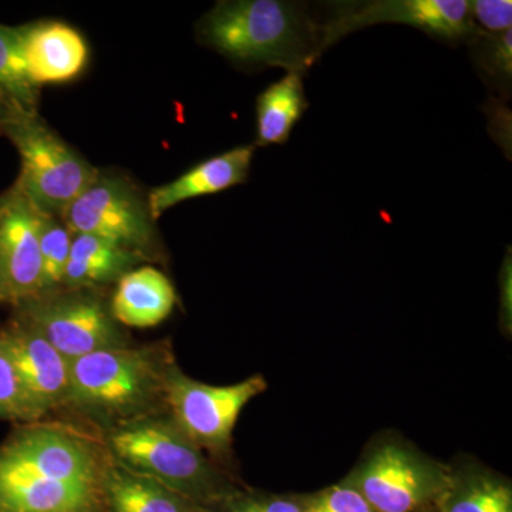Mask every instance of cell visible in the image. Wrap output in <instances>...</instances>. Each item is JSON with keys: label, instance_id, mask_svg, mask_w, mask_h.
I'll use <instances>...</instances> for the list:
<instances>
[{"label": "cell", "instance_id": "cell-1", "mask_svg": "<svg viewBox=\"0 0 512 512\" xmlns=\"http://www.w3.org/2000/svg\"><path fill=\"white\" fill-rule=\"evenodd\" d=\"M198 36L242 66L305 73L326 50L323 23L301 3L224 0L201 19Z\"/></svg>", "mask_w": 512, "mask_h": 512}, {"label": "cell", "instance_id": "cell-2", "mask_svg": "<svg viewBox=\"0 0 512 512\" xmlns=\"http://www.w3.org/2000/svg\"><path fill=\"white\" fill-rule=\"evenodd\" d=\"M109 443L121 467L153 478L198 511L214 510L235 491L173 421H123Z\"/></svg>", "mask_w": 512, "mask_h": 512}, {"label": "cell", "instance_id": "cell-3", "mask_svg": "<svg viewBox=\"0 0 512 512\" xmlns=\"http://www.w3.org/2000/svg\"><path fill=\"white\" fill-rule=\"evenodd\" d=\"M165 370L146 349L123 346L90 353L70 362L67 403L103 417L137 419L164 394Z\"/></svg>", "mask_w": 512, "mask_h": 512}, {"label": "cell", "instance_id": "cell-4", "mask_svg": "<svg viewBox=\"0 0 512 512\" xmlns=\"http://www.w3.org/2000/svg\"><path fill=\"white\" fill-rule=\"evenodd\" d=\"M2 131L18 148L22 161L16 190L42 214L62 217L99 171L64 143L39 114H13Z\"/></svg>", "mask_w": 512, "mask_h": 512}, {"label": "cell", "instance_id": "cell-5", "mask_svg": "<svg viewBox=\"0 0 512 512\" xmlns=\"http://www.w3.org/2000/svg\"><path fill=\"white\" fill-rule=\"evenodd\" d=\"M451 468L397 443H383L346 481L376 512H437Z\"/></svg>", "mask_w": 512, "mask_h": 512}, {"label": "cell", "instance_id": "cell-6", "mask_svg": "<svg viewBox=\"0 0 512 512\" xmlns=\"http://www.w3.org/2000/svg\"><path fill=\"white\" fill-rule=\"evenodd\" d=\"M60 218L73 234L109 239L144 259H150L158 247L147 198L123 175L97 171Z\"/></svg>", "mask_w": 512, "mask_h": 512}, {"label": "cell", "instance_id": "cell-7", "mask_svg": "<svg viewBox=\"0 0 512 512\" xmlns=\"http://www.w3.org/2000/svg\"><path fill=\"white\" fill-rule=\"evenodd\" d=\"M265 390L259 375L229 386H210L185 376L175 365L165 370L164 396L173 423L198 447L215 453L228 450L239 414Z\"/></svg>", "mask_w": 512, "mask_h": 512}, {"label": "cell", "instance_id": "cell-8", "mask_svg": "<svg viewBox=\"0 0 512 512\" xmlns=\"http://www.w3.org/2000/svg\"><path fill=\"white\" fill-rule=\"evenodd\" d=\"M379 23L412 26L447 43H470L481 30L471 18L467 0H377L336 3L323 22L326 49L355 30Z\"/></svg>", "mask_w": 512, "mask_h": 512}, {"label": "cell", "instance_id": "cell-9", "mask_svg": "<svg viewBox=\"0 0 512 512\" xmlns=\"http://www.w3.org/2000/svg\"><path fill=\"white\" fill-rule=\"evenodd\" d=\"M25 305L29 322L69 362L100 350L127 346L110 309L83 289H59Z\"/></svg>", "mask_w": 512, "mask_h": 512}, {"label": "cell", "instance_id": "cell-10", "mask_svg": "<svg viewBox=\"0 0 512 512\" xmlns=\"http://www.w3.org/2000/svg\"><path fill=\"white\" fill-rule=\"evenodd\" d=\"M0 473L103 483L106 467L89 441L69 431L40 427L0 450Z\"/></svg>", "mask_w": 512, "mask_h": 512}, {"label": "cell", "instance_id": "cell-11", "mask_svg": "<svg viewBox=\"0 0 512 512\" xmlns=\"http://www.w3.org/2000/svg\"><path fill=\"white\" fill-rule=\"evenodd\" d=\"M40 212L13 188L0 201V299L28 303L43 295Z\"/></svg>", "mask_w": 512, "mask_h": 512}, {"label": "cell", "instance_id": "cell-12", "mask_svg": "<svg viewBox=\"0 0 512 512\" xmlns=\"http://www.w3.org/2000/svg\"><path fill=\"white\" fill-rule=\"evenodd\" d=\"M0 342L12 360L35 419L67 403L70 362L29 320L0 338Z\"/></svg>", "mask_w": 512, "mask_h": 512}, {"label": "cell", "instance_id": "cell-13", "mask_svg": "<svg viewBox=\"0 0 512 512\" xmlns=\"http://www.w3.org/2000/svg\"><path fill=\"white\" fill-rule=\"evenodd\" d=\"M23 60L37 87L64 83L83 72L89 49L76 29L60 22H39L18 28Z\"/></svg>", "mask_w": 512, "mask_h": 512}, {"label": "cell", "instance_id": "cell-14", "mask_svg": "<svg viewBox=\"0 0 512 512\" xmlns=\"http://www.w3.org/2000/svg\"><path fill=\"white\" fill-rule=\"evenodd\" d=\"M103 483L0 474V512H99Z\"/></svg>", "mask_w": 512, "mask_h": 512}, {"label": "cell", "instance_id": "cell-15", "mask_svg": "<svg viewBox=\"0 0 512 512\" xmlns=\"http://www.w3.org/2000/svg\"><path fill=\"white\" fill-rule=\"evenodd\" d=\"M255 146H241L208 158L171 183L154 188L147 202L151 217L157 221L165 211L181 202L227 191L248 180Z\"/></svg>", "mask_w": 512, "mask_h": 512}, {"label": "cell", "instance_id": "cell-16", "mask_svg": "<svg viewBox=\"0 0 512 512\" xmlns=\"http://www.w3.org/2000/svg\"><path fill=\"white\" fill-rule=\"evenodd\" d=\"M175 303L170 279L154 266H141L121 276L110 312L116 322L131 328H153L171 315Z\"/></svg>", "mask_w": 512, "mask_h": 512}, {"label": "cell", "instance_id": "cell-17", "mask_svg": "<svg viewBox=\"0 0 512 512\" xmlns=\"http://www.w3.org/2000/svg\"><path fill=\"white\" fill-rule=\"evenodd\" d=\"M144 261L136 252L92 234H73L62 288L90 289L119 281Z\"/></svg>", "mask_w": 512, "mask_h": 512}, {"label": "cell", "instance_id": "cell-18", "mask_svg": "<svg viewBox=\"0 0 512 512\" xmlns=\"http://www.w3.org/2000/svg\"><path fill=\"white\" fill-rule=\"evenodd\" d=\"M103 504L109 512H198L163 484L120 464L104 473Z\"/></svg>", "mask_w": 512, "mask_h": 512}, {"label": "cell", "instance_id": "cell-19", "mask_svg": "<svg viewBox=\"0 0 512 512\" xmlns=\"http://www.w3.org/2000/svg\"><path fill=\"white\" fill-rule=\"evenodd\" d=\"M308 107L302 73H286L266 87L256 100V146L285 144Z\"/></svg>", "mask_w": 512, "mask_h": 512}, {"label": "cell", "instance_id": "cell-20", "mask_svg": "<svg viewBox=\"0 0 512 512\" xmlns=\"http://www.w3.org/2000/svg\"><path fill=\"white\" fill-rule=\"evenodd\" d=\"M437 512H512V487L484 468L450 470Z\"/></svg>", "mask_w": 512, "mask_h": 512}, {"label": "cell", "instance_id": "cell-21", "mask_svg": "<svg viewBox=\"0 0 512 512\" xmlns=\"http://www.w3.org/2000/svg\"><path fill=\"white\" fill-rule=\"evenodd\" d=\"M0 93L18 114H39V87L30 80L18 28L0 25Z\"/></svg>", "mask_w": 512, "mask_h": 512}, {"label": "cell", "instance_id": "cell-22", "mask_svg": "<svg viewBox=\"0 0 512 512\" xmlns=\"http://www.w3.org/2000/svg\"><path fill=\"white\" fill-rule=\"evenodd\" d=\"M40 255H42V286L45 293L62 289L69 264L73 232L62 218L40 212Z\"/></svg>", "mask_w": 512, "mask_h": 512}, {"label": "cell", "instance_id": "cell-23", "mask_svg": "<svg viewBox=\"0 0 512 512\" xmlns=\"http://www.w3.org/2000/svg\"><path fill=\"white\" fill-rule=\"evenodd\" d=\"M511 30L500 35L480 32L468 45L474 52V60L481 72L501 90L510 89L512 77Z\"/></svg>", "mask_w": 512, "mask_h": 512}, {"label": "cell", "instance_id": "cell-24", "mask_svg": "<svg viewBox=\"0 0 512 512\" xmlns=\"http://www.w3.org/2000/svg\"><path fill=\"white\" fill-rule=\"evenodd\" d=\"M298 500L303 512H376L346 480L318 493L298 497Z\"/></svg>", "mask_w": 512, "mask_h": 512}, {"label": "cell", "instance_id": "cell-25", "mask_svg": "<svg viewBox=\"0 0 512 512\" xmlns=\"http://www.w3.org/2000/svg\"><path fill=\"white\" fill-rule=\"evenodd\" d=\"M0 414L19 417V419H35L19 377L16 375L15 367L8 352L3 348L2 342H0Z\"/></svg>", "mask_w": 512, "mask_h": 512}, {"label": "cell", "instance_id": "cell-26", "mask_svg": "<svg viewBox=\"0 0 512 512\" xmlns=\"http://www.w3.org/2000/svg\"><path fill=\"white\" fill-rule=\"evenodd\" d=\"M212 512H303L298 497L234 491Z\"/></svg>", "mask_w": 512, "mask_h": 512}, {"label": "cell", "instance_id": "cell-27", "mask_svg": "<svg viewBox=\"0 0 512 512\" xmlns=\"http://www.w3.org/2000/svg\"><path fill=\"white\" fill-rule=\"evenodd\" d=\"M471 18L481 32L500 35L511 30V0H474L470 2Z\"/></svg>", "mask_w": 512, "mask_h": 512}, {"label": "cell", "instance_id": "cell-28", "mask_svg": "<svg viewBox=\"0 0 512 512\" xmlns=\"http://www.w3.org/2000/svg\"><path fill=\"white\" fill-rule=\"evenodd\" d=\"M501 311L505 325L511 326V261H505L503 278H501Z\"/></svg>", "mask_w": 512, "mask_h": 512}, {"label": "cell", "instance_id": "cell-29", "mask_svg": "<svg viewBox=\"0 0 512 512\" xmlns=\"http://www.w3.org/2000/svg\"><path fill=\"white\" fill-rule=\"evenodd\" d=\"M13 114H16L15 111L10 107L5 97L2 96V93H0V130L12 119Z\"/></svg>", "mask_w": 512, "mask_h": 512}]
</instances>
